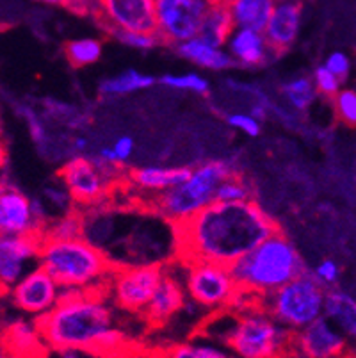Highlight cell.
Masks as SVG:
<instances>
[{
    "mask_svg": "<svg viewBox=\"0 0 356 358\" xmlns=\"http://www.w3.org/2000/svg\"><path fill=\"white\" fill-rule=\"evenodd\" d=\"M114 171L97 159L75 155L59 169V180L77 207H98L113 193Z\"/></svg>",
    "mask_w": 356,
    "mask_h": 358,
    "instance_id": "10",
    "label": "cell"
},
{
    "mask_svg": "<svg viewBox=\"0 0 356 358\" xmlns=\"http://www.w3.org/2000/svg\"><path fill=\"white\" fill-rule=\"evenodd\" d=\"M48 351H83L94 358H118L134 341L123 331L106 291H64L48 314L36 319Z\"/></svg>",
    "mask_w": 356,
    "mask_h": 358,
    "instance_id": "2",
    "label": "cell"
},
{
    "mask_svg": "<svg viewBox=\"0 0 356 358\" xmlns=\"http://www.w3.org/2000/svg\"><path fill=\"white\" fill-rule=\"evenodd\" d=\"M280 95L289 103L290 109L298 110V113H305V110H308L315 103L319 93L315 90L312 77H308V75H296L292 79L282 83Z\"/></svg>",
    "mask_w": 356,
    "mask_h": 358,
    "instance_id": "28",
    "label": "cell"
},
{
    "mask_svg": "<svg viewBox=\"0 0 356 358\" xmlns=\"http://www.w3.org/2000/svg\"><path fill=\"white\" fill-rule=\"evenodd\" d=\"M201 334L225 344L237 358H292L294 334L260 303L215 312Z\"/></svg>",
    "mask_w": 356,
    "mask_h": 358,
    "instance_id": "3",
    "label": "cell"
},
{
    "mask_svg": "<svg viewBox=\"0 0 356 358\" xmlns=\"http://www.w3.org/2000/svg\"><path fill=\"white\" fill-rule=\"evenodd\" d=\"M333 110L339 122L344 123L346 127H356V90L351 87H342L337 95L332 99Z\"/></svg>",
    "mask_w": 356,
    "mask_h": 358,
    "instance_id": "35",
    "label": "cell"
},
{
    "mask_svg": "<svg viewBox=\"0 0 356 358\" xmlns=\"http://www.w3.org/2000/svg\"><path fill=\"white\" fill-rule=\"evenodd\" d=\"M292 358H296V357H292Z\"/></svg>",
    "mask_w": 356,
    "mask_h": 358,
    "instance_id": "47",
    "label": "cell"
},
{
    "mask_svg": "<svg viewBox=\"0 0 356 358\" xmlns=\"http://www.w3.org/2000/svg\"><path fill=\"white\" fill-rule=\"evenodd\" d=\"M94 20L106 32H157L155 0H98Z\"/></svg>",
    "mask_w": 356,
    "mask_h": 358,
    "instance_id": "14",
    "label": "cell"
},
{
    "mask_svg": "<svg viewBox=\"0 0 356 358\" xmlns=\"http://www.w3.org/2000/svg\"><path fill=\"white\" fill-rule=\"evenodd\" d=\"M180 264L184 269V287L189 301L212 312L239 307L241 289L230 266L208 260Z\"/></svg>",
    "mask_w": 356,
    "mask_h": 358,
    "instance_id": "8",
    "label": "cell"
},
{
    "mask_svg": "<svg viewBox=\"0 0 356 358\" xmlns=\"http://www.w3.org/2000/svg\"><path fill=\"white\" fill-rule=\"evenodd\" d=\"M250 200H253V185L241 173H234L225 178L215 191V201H223V203H241Z\"/></svg>",
    "mask_w": 356,
    "mask_h": 358,
    "instance_id": "32",
    "label": "cell"
},
{
    "mask_svg": "<svg viewBox=\"0 0 356 358\" xmlns=\"http://www.w3.org/2000/svg\"><path fill=\"white\" fill-rule=\"evenodd\" d=\"M118 358H166V357L162 350L141 346V344H134V346H130L125 353H122Z\"/></svg>",
    "mask_w": 356,
    "mask_h": 358,
    "instance_id": "41",
    "label": "cell"
},
{
    "mask_svg": "<svg viewBox=\"0 0 356 358\" xmlns=\"http://www.w3.org/2000/svg\"><path fill=\"white\" fill-rule=\"evenodd\" d=\"M0 358H13V357L8 353V351H4L2 348H0Z\"/></svg>",
    "mask_w": 356,
    "mask_h": 358,
    "instance_id": "44",
    "label": "cell"
},
{
    "mask_svg": "<svg viewBox=\"0 0 356 358\" xmlns=\"http://www.w3.org/2000/svg\"><path fill=\"white\" fill-rule=\"evenodd\" d=\"M6 164H8V148H6L4 139L0 138V175L4 171Z\"/></svg>",
    "mask_w": 356,
    "mask_h": 358,
    "instance_id": "42",
    "label": "cell"
},
{
    "mask_svg": "<svg viewBox=\"0 0 356 358\" xmlns=\"http://www.w3.org/2000/svg\"><path fill=\"white\" fill-rule=\"evenodd\" d=\"M211 4H221V6H230L234 0H208Z\"/></svg>",
    "mask_w": 356,
    "mask_h": 358,
    "instance_id": "43",
    "label": "cell"
},
{
    "mask_svg": "<svg viewBox=\"0 0 356 358\" xmlns=\"http://www.w3.org/2000/svg\"><path fill=\"white\" fill-rule=\"evenodd\" d=\"M312 79L319 96H325L328 100H332L342 90V80L333 71H329L325 64H321V66L313 70Z\"/></svg>",
    "mask_w": 356,
    "mask_h": 358,
    "instance_id": "37",
    "label": "cell"
},
{
    "mask_svg": "<svg viewBox=\"0 0 356 358\" xmlns=\"http://www.w3.org/2000/svg\"><path fill=\"white\" fill-rule=\"evenodd\" d=\"M303 27V4L301 0L276 2L269 24L264 29L267 43L274 54L285 52L298 41Z\"/></svg>",
    "mask_w": 356,
    "mask_h": 358,
    "instance_id": "18",
    "label": "cell"
},
{
    "mask_svg": "<svg viewBox=\"0 0 356 358\" xmlns=\"http://www.w3.org/2000/svg\"><path fill=\"white\" fill-rule=\"evenodd\" d=\"M134 150H136L134 139L130 136H120L111 145L102 146L98 150L97 161L111 169H120L132 159Z\"/></svg>",
    "mask_w": 356,
    "mask_h": 358,
    "instance_id": "30",
    "label": "cell"
},
{
    "mask_svg": "<svg viewBox=\"0 0 356 358\" xmlns=\"http://www.w3.org/2000/svg\"><path fill=\"white\" fill-rule=\"evenodd\" d=\"M228 127L234 130H239L241 134L248 136V138H257L262 132V120L257 118L251 113H243V110H234L230 115H227Z\"/></svg>",
    "mask_w": 356,
    "mask_h": 358,
    "instance_id": "38",
    "label": "cell"
},
{
    "mask_svg": "<svg viewBox=\"0 0 356 358\" xmlns=\"http://www.w3.org/2000/svg\"><path fill=\"white\" fill-rule=\"evenodd\" d=\"M241 289L239 307L260 303L290 280L306 271L292 241L278 230L232 266Z\"/></svg>",
    "mask_w": 356,
    "mask_h": 358,
    "instance_id": "4",
    "label": "cell"
},
{
    "mask_svg": "<svg viewBox=\"0 0 356 358\" xmlns=\"http://www.w3.org/2000/svg\"><path fill=\"white\" fill-rule=\"evenodd\" d=\"M237 173L234 162L211 159L191 168L187 178L150 201V209L171 227L185 223L215 201L221 182Z\"/></svg>",
    "mask_w": 356,
    "mask_h": 358,
    "instance_id": "6",
    "label": "cell"
},
{
    "mask_svg": "<svg viewBox=\"0 0 356 358\" xmlns=\"http://www.w3.org/2000/svg\"><path fill=\"white\" fill-rule=\"evenodd\" d=\"M312 275L315 276V280H318L319 284L325 289L335 287V285L339 284V280H341V266L332 259L321 260V262L315 266Z\"/></svg>",
    "mask_w": 356,
    "mask_h": 358,
    "instance_id": "39",
    "label": "cell"
},
{
    "mask_svg": "<svg viewBox=\"0 0 356 358\" xmlns=\"http://www.w3.org/2000/svg\"><path fill=\"white\" fill-rule=\"evenodd\" d=\"M189 166H161L148 164L130 169L129 184L139 193L152 194V200L164 191L171 189L187 178Z\"/></svg>",
    "mask_w": 356,
    "mask_h": 358,
    "instance_id": "21",
    "label": "cell"
},
{
    "mask_svg": "<svg viewBox=\"0 0 356 358\" xmlns=\"http://www.w3.org/2000/svg\"><path fill=\"white\" fill-rule=\"evenodd\" d=\"M208 0H155L157 34L162 43L178 45L198 36Z\"/></svg>",
    "mask_w": 356,
    "mask_h": 358,
    "instance_id": "12",
    "label": "cell"
},
{
    "mask_svg": "<svg viewBox=\"0 0 356 358\" xmlns=\"http://www.w3.org/2000/svg\"><path fill=\"white\" fill-rule=\"evenodd\" d=\"M322 64H325L329 71H333V73L337 75L341 80L348 79L349 71H351V59L341 50L332 52Z\"/></svg>",
    "mask_w": 356,
    "mask_h": 358,
    "instance_id": "40",
    "label": "cell"
},
{
    "mask_svg": "<svg viewBox=\"0 0 356 358\" xmlns=\"http://www.w3.org/2000/svg\"><path fill=\"white\" fill-rule=\"evenodd\" d=\"M155 83L157 79L153 75L129 68V70L120 71V73L111 75V77L100 80L98 93H100V96H106V99H120V96L132 95L137 91L148 90Z\"/></svg>",
    "mask_w": 356,
    "mask_h": 358,
    "instance_id": "25",
    "label": "cell"
},
{
    "mask_svg": "<svg viewBox=\"0 0 356 358\" xmlns=\"http://www.w3.org/2000/svg\"><path fill=\"white\" fill-rule=\"evenodd\" d=\"M8 294L18 310L38 319L48 314L61 301L64 289L50 273L45 271L38 264L9 289Z\"/></svg>",
    "mask_w": 356,
    "mask_h": 358,
    "instance_id": "13",
    "label": "cell"
},
{
    "mask_svg": "<svg viewBox=\"0 0 356 358\" xmlns=\"http://www.w3.org/2000/svg\"><path fill=\"white\" fill-rule=\"evenodd\" d=\"M296 358H346L348 337L326 315L308 327L294 331Z\"/></svg>",
    "mask_w": 356,
    "mask_h": 358,
    "instance_id": "16",
    "label": "cell"
},
{
    "mask_svg": "<svg viewBox=\"0 0 356 358\" xmlns=\"http://www.w3.org/2000/svg\"><path fill=\"white\" fill-rule=\"evenodd\" d=\"M111 38L118 43L125 45V47L134 48V50H153L159 45H162L161 36L157 32H132V31H111L107 32Z\"/></svg>",
    "mask_w": 356,
    "mask_h": 358,
    "instance_id": "34",
    "label": "cell"
},
{
    "mask_svg": "<svg viewBox=\"0 0 356 358\" xmlns=\"http://www.w3.org/2000/svg\"><path fill=\"white\" fill-rule=\"evenodd\" d=\"M0 127H2V122H0Z\"/></svg>",
    "mask_w": 356,
    "mask_h": 358,
    "instance_id": "46",
    "label": "cell"
},
{
    "mask_svg": "<svg viewBox=\"0 0 356 358\" xmlns=\"http://www.w3.org/2000/svg\"><path fill=\"white\" fill-rule=\"evenodd\" d=\"M276 2H289V0H276Z\"/></svg>",
    "mask_w": 356,
    "mask_h": 358,
    "instance_id": "45",
    "label": "cell"
},
{
    "mask_svg": "<svg viewBox=\"0 0 356 358\" xmlns=\"http://www.w3.org/2000/svg\"><path fill=\"white\" fill-rule=\"evenodd\" d=\"M162 275V264H116L106 292L118 310L143 315Z\"/></svg>",
    "mask_w": 356,
    "mask_h": 358,
    "instance_id": "9",
    "label": "cell"
},
{
    "mask_svg": "<svg viewBox=\"0 0 356 358\" xmlns=\"http://www.w3.org/2000/svg\"><path fill=\"white\" fill-rule=\"evenodd\" d=\"M225 48L234 59L235 66L239 64L244 68L266 66L271 61V55L274 54L264 32L253 29L235 27Z\"/></svg>",
    "mask_w": 356,
    "mask_h": 358,
    "instance_id": "19",
    "label": "cell"
},
{
    "mask_svg": "<svg viewBox=\"0 0 356 358\" xmlns=\"http://www.w3.org/2000/svg\"><path fill=\"white\" fill-rule=\"evenodd\" d=\"M173 48L185 61H189L194 66L204 68V70L225 71L235 66L234 59L230 57L227 48L208 43V41H205L200 36H194L191 40L182 41V43L175 45Z\"/></svg>",
    "mask_w": 356,
    "mask_h": 358,
    "instance_id": "22",
    "label": "cell"
},
{
    "mask_svg": "<svg viewBox=\"0 0 356 358\" xmlns=\"http://www.w3.org/2000/svg\"><path fill=\"white\" fill-rule=\"evenodd\" d=\"M38 264L50 273L64 291H106L113 260L86 237H41Z\"/></svg>",
    "mask_w": 356,
    "mask_h": 358,
    "instance_id": "5",
    "label": "cell"
},
{
    "mask_svg": "<svg viewBox=\"0 0 356 358\" xmlns=\"http://www.w3.org/2000/svg\"><path fill=\"white\" fill-rule=\"evenodd\" d=\"M43 236L54 237V239H75V237H83V214L71 210V213L55 217L54 221H48Z\"/></svg>",
    "mask_w": 356,
    "mask_h": 358,
    "instance_id": "33",
    "label": "cell"
},
{
    "mask_svg": "<svg viewBox=\"0 0 356 358\" xmlns=\"http://www.w3.org/2000/svg\"><path fill=\"white\" fill-rule=\"evenodd\" d=\"M187 292L184 287V280L176 275L171 266H164V275L157 285L143 319L150 327H162L171 317H175L182 308L187 305Z\"/></svg>",
    "mask_w": 356,
    "mask_h": 358,
    "instance_id": "17",
    "label": "cell"
},
{
    "mask_svg": "<svg viewBox=\"0 0 356 358\" xmlns=\"http://www.w3.org/2000/svg\"><path fill=\"white\" fill-rule=\"evenodd\" d=\"M161 84L176 91H189L198 96H207L211 93V83L198 71H185V73L162 75Z\"/></svg>",
    "mask_w": 356,
    "mask_h": 358,
    "instance_id": "31",
    "label": "cell"
},
{
    "mask_svg": "<svg viewBox=\"0 0 356 358\" xmlns=\"http://www.w3.org/2000/svg\"><path fill=\"white\" fill-rule=\"evenodd\" d=\"M326 294L328 289L322 287L312 273L305 271L278 291L266 296L260 305L294 334L325 315Z\"/></svg>",
    "mask_w": 356,
    "mask_h": 358,
    "instance_id": "7",
    "label": "cell"
},
{
    "mask_svg": "<svg viewBox=\"0 0 356 358\" xmlns=\"http://www.w3.org/2000/svg\"><path fill=\"white\" fill-rule=\"evenodd\" d=\"M102 41L97 38H90V36L70 40L64 45V55H66L68 63L75 68H86L98 63L102 57Z\"/></svg>",
    "mask_w": 356,
    "mask_h": 358,
    "instance_id": "29",
    "label": "cell"
},
{
    "mask_svg": "<svg viewBox=\"0 0 356 358\" xmlns=\"http://www.w3.org/2000/svg\"><path fill=\"white\" fill-rule=\"evenodd\" d=\"M43 236H0V294L38 266Z\"/></svg>",
    "mask_w": 356,
    "mask_h": 358,
    "instance_id": "15",
    "label": "cell"
},
{
    "mask_svg": "<svg viewBox=\"0 0 356 358\" xmlns=\"http://www.w3.org/2000/svg\"><path fill=\"white\" fill-rule=\"evenodd\" d=\"M228 8L235 27L264 32L276 8V0H234Z\"/></svg>",
    "mask_w": 356,
    "mask_h": 358,
    "instance_id": "26",
    "label": "cell"
},
{
    "mask_svg": "<svg viewBox=\"0 0 356 358\" xmlns=\"http://www.w3.org/2000/svg\"><path fill=\"white\" fill-rule=\"evenodd\" d=\"M47 210L9 182L0 180V236H43Z\"/></svg>",
    "mask_w": 356,
    "mask_h": 358,
    "instance_id": "11",
    "label": "cell"
},
{
    "mask_svg": "<svg viewBox=\"0 0 356 358\" xmlns=\"http://www.w3.org/2000/svg\"><path fill=\"white\" fill-rule=\"evenodd\" d=\"M32 2L47 8H63L78 16L97 18L98 15V0H32Z\"/></svg>",
    "mask_w": 356,
    "mask_h": 358,
    "instance_id": "36",
    "label": "cell"
},
{
    "mask_svg": "<svg viewBox=\"0 0 356 358\" xmlns=\"http://www.w3.org/2000/svg\"><path fill=\"white\" fill-rule=\"evenodd\" d=\"M0 348L13 358H47L48 348L39 334L38 324L15 321L0 331Z\"/></svg>",
    "mask_w": 356,
    "mask_h": 358,
    "instance_id": "20",
    "label": "cell"
},
{
    "mask_svg": "<svg viewBox=\"0 0 356 358\" xmlns=\"http://www.w3.org/2000/svg\"><path fill=\"white\" fill-rule=\"evenodd\" d=\"M162 351L166 358H237L225 344L212 341L204 334L168 344Z\"/></svg>",
    "mask_w": 356,
    "mask_h": 358,
    "instance_id": "23",
    "label": "cell"
},
{
    "mask_svg": "<svg viewBox=\"0 0 356 358\" xmlns=\"http://www.w3.org/2000/svg\"><path fill=\"white\" fill-rule=\"evenodd\" d=\"M234 29L235 24L234 18H232L230 8L221 4H211L207 13H205L198 36L208 41V43L225 47Z\"/></svg>",
    "mask_w": 356,
    "mask_h": 358,
    "instance_id": "27",
    "label": "cell"
},
{
    "mask_svg": "<svg viewBox=\"0 0 356 358\" xmlns=\"http://www.w3.org/2000/svg\"><path fill=\"white\" fill-rule=\"evenodd\" d=\"M173 229L176 260H208L232 268L280 227L257 201L250 200L214 201Z\"/></svg>",
    "mask_w": 356,
    "mask_h": 358,
    "instance_id": "1",
    "label": "cell"
},
{
    "mask_svg": "<svg viewBox=\"0 0 356 358\" xmlns=\"http://www.w3.org/2000/svg\"><path fill=\"white\" fill-rule=\"evenodd\" d=\"M325 315L346 337L356 343V298L339 289H329L326 294Z\"/></svg>",
    "mask_w": 356,
    "mask_h": 358,
    "instance_id": "24",
    "label": "cell"
}]
</instances>
